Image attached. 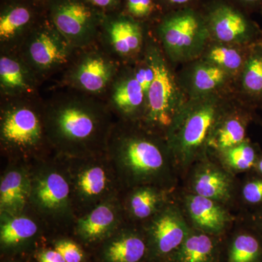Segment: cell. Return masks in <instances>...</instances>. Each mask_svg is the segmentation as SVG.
Returning a JSON list of instances; mask_svg holds the SVG:
<instances>
[{"instance_id": "6da1fadb", "label": "cell", "mask_w": 262, "mask_h": 262, "mask_svg": "<svg viewBox=\"0 0 262 262\" xmlns=\"http://www.w3.org/2000/svg\"><path fill=\"white\" fill-rule=\"evenodd\" d=\"M44 113L55 155L82 158L106 152L115 124L102 105L82 98H65L44 108Z\"/></svg>"}, {"instance_id": "7a4b0ae2", "label": "cell", "mask_w": 262, "mask_h": 262, "mask_svg": "<svg viewBox=\"0 0 262 262\" xmlns=\"http://www.w3.org/2000/svg\"><path fill=\"white\" fill-rule=\"evenodd\" d=\"M152 130L114 125L106 155L116 171L122 190L139 186H156L171 191L177 169L168 144Z\"/></svg>"}, {"instance_id": "3957f363", "label": "cell", "mask_w": 262, "mask_h": 262, "mask_svg": "<svg viewBox=\"0 0 262 262\" xmlns=\"http://www.w3.org/2000/svg\"><path fill=\"white\" fill-rule=\"evenodd\" d=\"M29 210L47 227L49 237L70 234L76 217L70 177L63 158L54 155L29 164Z\"/></svg>"}, {"instance_id": "277c9868", "label": "cell", "mask_w": 262, "mask_h": 262, "mask_svg": "<svg viewBox=\"0 0 262 262\" xmlns=\"http://www.w3.org/2000/svg\"><path fill=\"white\" fill-rule=\"evenodd\" d=\"M0 141L9 162L30 164L55 154L46 132L44 110L24 101L2 108Z\"/></svg>"}, {"instance_id": "5b68a950", "label": "cell", "mask_w": 262, "mask_h": 262, "mask_svg": "<svg viewBox=\"0 0 262 262\" xmlns=\"http://www.w3.org/2000/svg\"><path fill=\"white\" fill-rule=\"evenodd\" d=\"M61 158L70 177L76 219L123 192L106 152L82 158Z\"/></svg>"}, {"instance_id": "8992f818", "label": "cell", "mask_w": 262, "mask_h": 262, "mask_svg": "<svg viewBox=\"0 0 262 262\" xmlns=\"http://www.w3.org/2000/svg\"><path fill=\"white\" fill-rule=\"evenodd\" d=\"M219 117L213 102L201 103L180 114L167 134L177 171L185 173L205 158V149L220 122Z\"/></svg>"}, {"instance_id": "52a82bcc", "label": "cell", "mask_w": 262, "mask_h": 262, "mask_svg": "<svg viewBox=\"0 0 262 262\" xmlns=\"http://www.w3.org/2000/svg\"><path fill=\"white\" fill-rule=\"evenodd\" d=\"M148 61L154 70L155 78L146 96L143 118L149 130H166L168 133L181 114L178 89L158 52H151Z\"/></svg>"}, {"instance_id": "ba28073f", "label": "cell", "mask_w": 262, "mask_h": 262, "mask_svg": "<svg viewBox=\"0 0 262 262\" xmlns=\"http://www.w3.org/2000/svg\"><path fill=\"white\" fill-rule=\"evenodd\" d=\"M141 226L149 248L148 262H169L191 229L182 208L172 201Z\"/></svg>"}, {"instance_id": "9c48e42d", "label": "cell", "mask_w": 262, "mask_h": 262, "mask_svg": "<svg viewBox=\"0 0 262 262\" xmlns=\"http://www.w3.org/2000/svg\"><path fill=\"white\" fill-rule=\"evenodd\" d=\"M29 211L16 215H0L1 258L34 256L36 250L47 242L50 234L46 225Z\"/></svg>"}, {"instance_id": "30bf717a", "label": "cell", "mask_w": 262, "mask_h": 262, "mask_svg": "<svg viewBox=\"0 0 262 262\" xmlns=\"http://www.w3.org/2000/svg\"><path fill=\"white\" fill-rule=\"evenodd\" d=\"M120 195L102 202L76 219L70 234L91 254L98 245L126 222Z\"/></svg>"}, {"instance_id": "8fae6325", "label": "cell", "mask_w": 262, "mask_h": 262, "mask_svg": "<svg viewBox=\"0 0 262 262\" xmlns=\"http://www.w3.org/2000/svg\"><path fill=\"white\" fill-rule=\"evenodd\" d=\"M51 22L71 46L81 47L94 37L98 18L94 10L82 0H54Z\"/></svg>"}, {"instance_id": "7c38bea8", "label": "cell", "mask_w": 262, "mask_h": 262, "mask_svg": "<svg viewBox=\"0 0 262 262\" xmlns=\"http://www.w3.org/2000/svg\"><path fill=\"white\" fill-rule=\"evenodd\" d=\"M165 48L172 56H180L203 39L208 32L199 10L186 8L169 11L159 26Z\"/></svg>"}, {"instance_id": "4fadbf2b", "label": "cell", "mask_w": 262, "mask_h": 262, "mask_svg": "<svg viewBox=\"0 0 262 262\" xmlns=\"http://www.w3.org/2000/svg\"><path fill=\"white\" fill-rule=\"evenodd\" d=\"M202 13L207 29L225 42H244L257 34V28L244 10L228 0H213Z\"/></svg>"}, {"instance_id": "5bb4252c", "label": "cell", "mask_w": 262, "mask_h": 262, "mask_svg": "<svg viewBox=\"0 0 262 262\" xmlns=\"http://www.w3.org/2000/svg\"><path fill=\"white\" fill-rule=\"evenodd\" d=\"M94 262H148L149 248L142 226L125 222L92 252Z\"/></svg>"}, {"instance_id": "9a60e30c", "label": "cell", "mask_w": 262, "mask_h": 262, "mask_svg": "<svg viewBox=\"0 0 262 262\" xmlns=\"http://www.w3.org/2000/svg\"><path fill=\"white\" fill-rule=\"evenodd\" d=\"M189 180V192L213 200L227 206L236 192L233 174L229 173L220 163L204 158L192 165Z\"/></svg>"}, {"instance_id": "2e32d148", "label": "cell", "mask_w": 262, "mask_h": 262, "mask_svg": "<svg viewBox=\"0 0 262 262\" xmlns=\"http://www.w3.org/2000/svg\"><path fill=\"white\" fill-rule=\"evenodd\" d=\"M183 211L192 228L218 237L229 233L233 218L227 206L209 198L188 192L183 196Z\"/></svg>"}, {"instance_id": "e0dca14e", "label": "cell", "mask_w": 262, "mask_h": 262, "mask_svg": "<svg viewBox=\"0 0 262 262\" xmlns=\"http://www.w3.org/2000/svg\"><path fill=\"white\" fill-rule=\"evenodd\" d=\"M70 43L54 26H42L29 37L26 55L31 65L40 71L56 68L67 62Z\"/></svg>"}, {"instance_id": "ac0fdd59", "label": "cell", "mask_w": 262, "mask_h": 262, "mask_svg": "<svg viewBox=\"0 0 262 262\" xmlns=\"http://www.w3.org/2000/svg\"><path fill=\"white\" fill-rule=\"evenodd\" d=\"M31 173L29 164L9 162L0 179V215L29 211Z\"/></svg>"}, {"instance_id": "d6986e66", "label": "cell", "mask_w": 262, "mask_h": 262, "mask_svg": "<svg viewBox=\"0 0 262 262\" xmlns=\"http://www.w3.org/2000/svg\"><path fill=\"white\" fill-rule=\"evenodd\" d=\"M170 190L156 186H139L122 192V208L126 222L142 225L170 201Z\"/></svg>"}, {"instance_id": "ffe728a7", "label": "cell", "mask_w": 262, "mask_h": 262, "mask_svg": "<svg viewBox=\"0 0 262 262\" xmlns=\"http://www.w3.org/2000/svg\"><path fill=\"white\" fill-rule=\"evenodd\" d=\"M221 262H262V235L248 223L225 237Z\"/></svg>"}, {"instance_id": "44dd1931", "label": "cell", "mask_w": 262, "mask_h": 262, "mask_svg": "<svg viewBox=\"0 0 262 262\" xmlns=\"http://www.w3.org/2000/svg\"><path fill=\"white\" fill-rule=\"evenodd\" d=\"M224 241L225 237L191 227L187 238L169 262H221Z\"/></svg>"}, {"instance_id": "7402d4cb", "label": "cell", "mask_w": 262, "mask_h": 262, "mask_svg": "<svg viewBox=\"0 0 262 262\" xmlns=\"http://www.w3.org/2000/svg\"><path fill=\"white\" fill-rule=\"evenodd\" d=\"M113 71V65L105 57L91 54L75 67L71 77L76 87L86 92L97 94L106 87Z\"/></svg>"}, {"instance_id": "603a6c76", "label": "cell", "mask_w": 262, "mask_h": 262, "mask_svg": "<svg viewBox=\"0 0 262 262\" xmlns=\"http://www.w3.org/2000/svg\"><path fill=\"white\" fill-rule=\"evenodd\" d=\"M112 98L114 107L125 120L139 117L146 103V95L134 75L117 82Z\"/></svg>"}, {"instance_id": "cb8c5ba5", "label": "cell", "mask_w": 262, "mask_h": 262, "mask_svg": "<svg viewBox=\"0 0 262 262\" xmlns=\"http://www.w3.org/2000/svg\"><path fill=\"white\" fill-rule=\"evenodd\" d=\"M35 13L32 7L23 3L7 5L0 15L1 42H9L28 29L34 22Z\"/></svg>"}, {"instance_id": "d4e9b609", "label": "cell", "mask_w": 262, "mask_h": 262, "mask_svg": "<svg viewBox=\"0 0 262 262\" xmlns=\"http://www.w3.org/2000/svg\"><path fill=\"white\" fill-rule=\"evenodd\" d=\"M108 32L110 42L119 54L130 55L140 48L141 27L134 19L126 17L115 19L108 25Z\"/></svg>"}, {"instance_id": "484cf974", "label": "cell", "mask_w": 262, "mask_h": 262, "mask_svg": "<svg viewBox=\"0 0 262 262\" xmlns=\"http://www.w3.org/2000/svg\"><path fill=\"white\" fill-rule=\"evenodd\" d=\"M0 84L5 93L18 95L32 89V81L27 69L20 61L10 56L0 58Z\"/></svg>"}, {"instance_id": "4316f807", "label": "cell", "mask_w": 262, "mask_h": 262, "mask_svg": "<svg viewBox=\"0 0 262 262\" xmlns=\"http://www.w3.org/2000/svg\"><path fill=\"white\" fill-rule=\"evenodd\" d=\"M218 153L221 165L233 175L251 170L253 171L261 154L247 140Z\"/></svg>"}, {"instance_id": "83f0119b", "label": "cell", "mask_w": 262, "mask_h": 262, "mask_svg": "<svg viewBox=\"0 0 262 262\" xmlns=\"http://www.w3.org/2000/svg\"><path fill=\"white\" fill-rule=\"evenodd\" d=\"M246 121L239 117H229L220 121L215 129L208 146L217 152L238 145L246 140Z\"/></svg>"}, {"instance_id": "f1b7e54d", "label": "cell", "mask_w": 262, "mask_h": 262, "mask_svg": "<svg viewBox=\"0 0 262 262\" xmlns=\"http://www.w3.org/2000/svg\"><path fill=\"white\" fill-rule=\"evenodd\" d=\"M47 244L61 253L67 262H94L89 250L70 234L52 235Z\"/></svg>"}, {"instance_id": "f546056e", "label": "cell", "mask_w": 262, "mask_h": 262, "mask_svg": "<svg viewBox=\"0 0 262 262\" xmlns=\"http://www.w3.org/2000/svg\"><path fill=\"white\" fill-rule=\"evenodd\" d=\"M242 82L248 94L262 98V49L256 50L244 65Z\"/></svg>"}, {"instance_id": "4dcf8cb0", "label": "cell", "mask_w": 262, "mask_h": 262, "mask_svg": "<svg viewBox=\"0 0 262 262\" xmlns=\"http://www.w3.org/2000/svg\"><path fill=\"white\" fill-rule=\"evenodd\" d=\"M226 77L227 72L218 66L202 65L194 71L193 84L199 92H209L223 83Z\"/></svg>"}, {"instance_id": "1f68e13d", "label": "cell", "mask_w": 262, "mask_h": 262, "mask_svg": "<svg viewBox=\"0 0 262 262\" xmlns=\"http://www.w3.org/2000/svg\"><path fill=\"white\" fill-rule=\"evenodd\" d=\"M243 203L252 211L262 207V176L253 171L251 177L245 180L241 189Z\"/></svg>"}, {"instance_id": "d6a6232c", "label": "cell", "mask_w": 262, "mask_h": 262, "mask_svg": "<svg viewBox=\"0 0 262 262\" xmlns=\"http://www.w3.org/2000/svg\"><path fill=\"white\" fill-rule=\"evenodd\" d=\"M208 59L225 70H239L243 63L242 56L239 52L226 47L212 48L208 54Z\"/></svg>"}, {"instance_id": "836d02e7", "label": "cell", "mask_w": 262, "mask_h": 262, "mask_svg": "<svg viewBox=\"0 0 262 262\" xmlns=\"http://www.w3.org/2000/svg\"><path fill=\"white\" fill-rule=\"evenodd\" d=\"M127 9L131 16L136 18H145L154 12V0H127Z\"/></svg>"}, {"instance_id": "e575fe53", "label": "cell", "mask_w": 262, "mask_h": 262, "mask_svg": "<svg viewBox=\"0 0 262 262\" xmlns=\"http://www.w3.org/2000/svg\"><path fill=\"white\" fill-rule=\"evenodd\" d=\"M134 76L140 84L146 98L150 86L155 78L154 70L150 64L149 61H148L147 63L139 67L134 72Z\"/></svg>"}, {"instance_id": "d590c367", "label": "cell", "mask_w": 262, "mask_h": 262, "mask_svg": "<svg viewBox=\"0 0 262 262\" xmlns=\"http://www.w3.org/2000/svg\"><path fill=\"white\" fill-rule=\"evenodd\" d=\"M34 257L37 262H67L61 253L49 246L47 242L36 250Z\"/></svg>"}, {"instance_id": "8d00e7d4", "label": "cell", "mask_w": 262, "mask_h": 262, "mask_svg": "<svg viewBox=\"0 0 262 262\" xmlns=\"http://www.w3.org/2000/svg\"><path fill=\"white\" fill-rule=\"evenodd\" d=\"M167 8L171 10L182 9L186 8H194L193 5L201 0H160Z\"/></svg>"}, {"instance_id": "74e56055", "label": "cell", "mask_w": 262, "mask_h": 262, "mask_svg": "<svg viewBox=\"0 0 262 262\" xmlns=\"http://www.w3.org/2000/svg\"><path fill=\"white\" fill-rule=\"evenodd\" d=\"M237 8L246 9H260L262 10V0H228Z\"/></svg>"}, {"instance_id": "f35d334b", "label": "cell", "mask_w": 262, "mask_h": 262, "mask_svg": "<svg viewBox=\"0 0 262 262\" xmlns=\"http://www.w3.org/2000/svg\"><path fill=\"white\" fill-rule=\"evenodd\" d=\"M248 223L252 225L262 235V207L251 211Z\"/></svg>"}, {"instance_id": "ab89813d", "label": "cell", "mask_w": 262, "mask_h": 262, "mask_svg": "<svg viewBox=\"0 0 262 262\" xmlns=\"http://www.w3.org/2000/svg\"><path fill=\"white\" fill-rule=\"evenodd\" d=\"M1 262H37L34 256H18L1 258Z\"/></svg>"}, {"instance_id": "60d3db41", "label": "cell", "mask_w": 262, "mask_h": 262, "mask_svg": "<svg viewBox=\"0 0 262 262\" xmlns=\"http://www.w3.org/2000/svg\"><path fill=\"white\" fill-rule=\"evenodd\" d=\"M91 4L99 8H110L116 4L117 0H89Z\"/></svg>"}, {"instance_id": "b9f144b4", "label": "cell", "mask_w": 262, "mask_h": 262, "mask_svg": "<svg viewBox=\"0 0 262 262\" xmlns=\"http://www.w3.org/2000/svg\"><path fill=\"white\" fill-rule=\"evenodd\" d=\"M253 171L256 172L260 175L262 176V154H260L258 157L257 162H256V166H255L254 170Z\"/></svg>"}]
</instances>
